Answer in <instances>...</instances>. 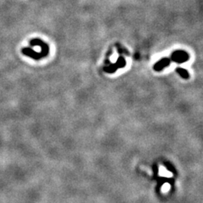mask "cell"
I'll list each match as a JSON object with an SVG mask.
<instances>
[{
  "instance_id": "7a4b0ae2",
  "label": "cell",
  "mask_w": 203,
  "mask_h": 203,
  "mask_svg": "<svg viewBox=\"0 0 203 203\" xmlns=\"http://www.w3.org/2000/svg\"><path fill=\"white\" fill-rule=\"evenodd\" d=\"M22 53L25 55H26V56H29L31 58H35V59H39V58H42V57L45 56L43 54H37L36 52L31 50V48H28V47L23 48L22 49Z\"/></svg>"
},
{
  "instance_id": "277c9868",
  "label": "cell",
  "mask_w": 203,
  "mask_h": 203,
  "mask_svg": "<svg viewBox=\"0 0 203 203\" xmlns=\"http://www.w3.org/2000/svg\"><path fill=\"white\" fill-rule=\"evenodd\" d=\"M170 64V60L168 58H163V59H161L157 64H156L154 65V69L157 70V71H160L162 70L163 68H165L166 66H168Z\"/></svg>"
},
{
  "instance_id": "3957f363",
  "label": "cell",
  "mask_w": 203,
  "mask_h": 203,
  "mask_svg": "<svg viewBox=\"0 0 203 203\" xmlns=\"http://www.w3.org/2000/svg\"><path fill=\"white\" fill-rule=\"evenodd\" d=\"M124 65H125V61H124V59L123 58H120L118 59V61H117V63L115 65L109 66V69H105V70L107 72L113 73L118 68H120V67H124Z\"/></svg>"
},
{
  "instance_id": "5b68a950",
  "label": "cell",
  "mask_w": 203,
  "mask_h": 203,
  "mask_svg": "<svg viewBox=\"0 0 203 203\" xmlns=\"http://www.w3.org/2000/svg\"><path fill=\"white\" fill-rule=\"evenodd\" d=\"M176 72L179 75V76H181L182 78H184V79H189V73L187 72V70L185 69H183V68H177L176 69Z\"/></svg>"
},
{
  "instance_id": "6da1fadb",
  "label": "cell",
  "mask_w": 203,
  "mask_h": 203,
  "mask_svg": "<svg viewBox=\"0 0 203 203\" xmlns=\"http://www.w3.org/2000/svg\"><path fill=\"white\" fill-rule=\"evenodd\" d=\"M189 54L186 52H183V51H177L174 52L173 55H172V59L173 61L177 62V63H184L186 62L189 59Z\"/></svg>"
}]
</instances>
